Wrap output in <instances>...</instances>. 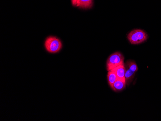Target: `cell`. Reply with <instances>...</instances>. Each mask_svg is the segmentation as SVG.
<instances>
[{"instance_id": "obj_1", "label": "cell", "mask_w": 161, "mask_h": 121, "mask_svg": "<svg viewBox=\"0 0 161 121\" xmlns=\"http://www.w3.org/2000/svg\"><path fill=\"white\" fill-rule=\"evenodd\" d=\"M45 47L49 53L55 54L58 53L62 49V44L61 41L55 36H49L46 39Z\"/></svg>"}, {"instance_id": "obj_6", "label": "cell", "mask_w": 161, "mask_h": 121, "mask_svg": "<svg viewBox=\"0 0 161 121\" xmlns=\"http://www.w3.org/2000/svg\"><path fill=\"white\" fill-rule=\"evenodd\" d=\"M125 80L126 85H129L133 80L135 73L131 70L125 64Z\"/></svg>"}, {"instance_id": "obj_10", "label": "cell", "mask_w": 161, "mask_h": 121, "mask_svg": "<svg viewBox=\"0 0 161 121\" xmlns=\"http://www.w3.org/2000/svg\"><path fill=\"white\" fill-rule=\"evenodd\" d=\"M71 1L72 5H74V6H76V5L77 0H71Z\"/></svg>"}, {"instance_id": "obj_7", "label": "cell", "mask_w": 161, "mask_h": 121, "mask_svg": "<svg viewBox=\"0 0 161 121\" xmlns=\"http://www.w3.org/2000/svg\"><path fill=\"white\" fill-rule=\"evenodd\" d=\"M126 85L125 81L117 79L111 88L115 92H120L125 89Z\"/></svg>"}, {"instance_id": "obj_8", "label": "cell", "mask_w": 161, "mask_h": 121, "mask_svg": "<svg viewBox=\"0 0 161 121\" xmlns=\"http://www.w3.org/2000/svg\"><path fill=\"white\" fill-rule=\"evenodd\" d=\"M116 74L114 70H111L108 71V84L111 87L113 86L114 83L117 80Z\"/></svg>"}, {"instance_id": "obj_9", "label": "cell", "mask_w": 161, "mask_h": 121, "mask_svg": "<svg viewBox=\"0 0 161 121\" xmlns=\"http://www.w3.org/2000/svg\"><path fill=\"white\" fill-rule=\"evenodd\" d=\"M125 65H126L131 70H132V71H133V72H135V73H136L137 70H138V68H137V65H136V64L134 61L129 60V61H127V62L125 63Z\"/></svg>"}, {"instance_id": "obj_2", "label": "cell", "mask_w": 161, "mask_h": 121, "mask_svg": "<svg viewBox=\"0 0 161 121\" xmlns=\"http://www.w3.org/2000/svg\"><path fill=\"white\" fill-rule=\"evenodd\" d=\"M148 35L143 30H135L128 34V40L131 44L137 45L143 42L148 39Z\"/></svg>"}, {"instance_id": "obj_4", "label": "cell", "mask_w": 161, "mask_h": 121, "mask_svg": "<svg viewBox=\"0 0 161 121\" xmlns=\"http://www.w3.org/2000/svg\"><path fill=\"white\" fill-rule=\"evenodd\" d=\"M93 5V0H77L76 6L80 8L90 9Z\"/></svg>"}, {"instance_id": "obj_5", "label": "cell", "mask_w": 161, "mask_h": 121, "mask_svg": "<svg viewBox=\"0 0 161 121\" xmlns=\"http://www.w3.org/2000/svg\"><path fill=\"white\" fill-rule=\"evenodd\" d=\"M113 70L115 73L117 79L125 81V64H124L115 68L114 69H113Z\"/></svg>"}, {"instance_id": "obj_3", "label": "cell", "mask_w": 161, "mask_h": 121, "mask_svg": "<svg viewBox=\"0 0 161 121\" xmlns=\"http://www.w3.org/2000/svg\"><path fill=\"white\" fill-rule=\"evenodd\" d=\"M124 57L120 52H116L108 57L107 61V69L108 71L124 64Z\"/></svg>"}]
</instances>
